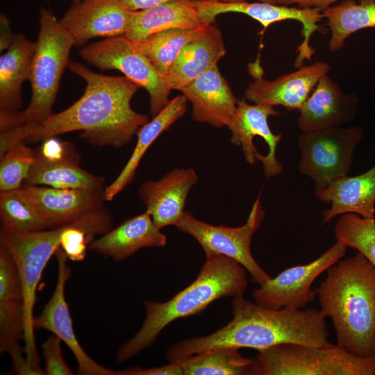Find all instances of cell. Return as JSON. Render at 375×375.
Masks as SVG:
<instances>
[{"instance_id": "obj_1", "label": "cell", "mask_w": 375, "mask_h": 375, "mask_svg": "<svg viewBox=\"0 0 375 375\" xmlns=\"http://www.w3.org/2000/svg\"><path fill=\"white\" fill-rule=\"evenodd\" d=\"M67 67L85 81L83 95L38 124L1 131L0 156L19 141L35 143L73 131H81V137L92 145L119 148L149 122L146 115L131 108L140 87L127 77L96 73L78 62H69Z\"/></svg>"}, {"instance_id": "obj_2", "label": "cell", "mask_w": 375, "mask_h": 375, "mask_svg": "<svg viewBox=\"0 0 375 375\" xmlns=\"http://www.w3.org/2000/svg\"><path fill=\"white\" fill-rule=\"evenodd\" d=\"M233 319L216 332L181 341L167 350L170 362L224 348H251L261 351L282 344L320 347L328 343L326 317L315 308L270 309L242 297L232 303Z\"/></svg>"}, {"instance_id": "obj_3", "label": "cell", "mask_w": 375, "mask_h": 375, "mask_svg": "<svg viewBox=\"0 0 375 375\" xmlns=\"http://www.w3.org/2000/svg\"><path fill=\"white\" fill-rule=\"evenodd\" d=\"M315 290L337 343L362 357L375 354V267L360 252L337 262Z\"/></svg>"}, {"instance_id": "obj_4", "label": "cell", "mask_w": 375, "mask_h": 375, "mask_svg": "<svg viewBox=\"0 0 375 375\" xmlns=\"http://www.w3.org/2000/svg\"><path fill=\"white\" fill-rule=\"evenodd\" d=\"M206 257L195 281L171 299L164 303L144 301V322L119 349L117 362H124L150 347L173 321L198 314L219 299L244 295L248 284L246 269L224 255L208 253Z\"/></svg>"}, {"instance_id": "obj_5", "label": "cell", "mask_w": 375, "mask_h": 375, "mask_svg": "<svg viewBox=\"0 0 375 375\" xmlns=\"http://www.w3.org/2000/svg\"><path fill=\"white\" fill-rule=\"evenodd\" d=\"M74 40L49 10H40V30L35 42L29 82L30 102L22 111L0 116V130L38 124L49 116L59 89L61 77L69 63Z\"/></svg>"}, {"instance_id": "obj_6", "label": "cell", "mask_w": 375, "mask_h": 375, "mask_svg": "<svg viewBox=\"0 0 375 375\" xmlns=\"http://www.w3.org/2000/svg\"><path fill=\"white\" fill-rule=\"evenodd\" d=\"M253 375H375V354L359 356L338 343L282 344L258 351Z\"/></svg>"}, {"instance_id": "obj_7", "label": "cell", "mask_w": 375, "mask_h": 375, "mask_svg": "<svg viewBox=\"0 0 375 375\" xmlns=\"http://www.w3.org/2000/svg\"><path fill=\"white\" fill-rule=\"evenodd\" d=\"M66 226L24 234L0 232V244L13 256L21 278L25 321L24 350L30 359L38 356L33 326L37 287L47 264L60 247V235Z\"/></svg>"}, {"instance_id": "obj_8", "label": "cell", "mask_w": 375, "mask_h": 375, "mask_svg": "<svg viewBox=\"0 0 375 375\" xmlns=\"http://www.w3.org/2000/svg\"><path fill=\"white\" fill-rule=\"evenodd\" d=\"M365 135L360 126L335 127L302 132L297 144L301 157L300 172L315 183V191L347 175L353 154Z\"/></svg>"}, {"instance_id": "obj_9", "label": "cell", "mask_w": 375, "mask_h": 375, "mask_svg": "<svg viewBox=\"0 0 375 375\" xmlns=\"http://www.w3.org/2000/svg\"><path fill=\"white\" fill-rule=\"evenodd\" d=\"M265 215L259 193L246 223L241 226H214L185 211L176 227L181 232L192 236L205 254H222L238 262L249 272L252 282L261 285L271 277L253 258L250 246L252 236L260 227Z\"/></svg>"}, {"instance_id": "obj_10", "label": "cell", "mask_w": 375, "mask_h": 375, "mask_svg": "<svg viewBox=\"0 0 375 375\" xmlns=\"http://www.w3.org/2000/svg\"><path fill=\"white\" fill-rule=\"evenodd\" d=\"M81 58L101 70L115 69L146 90L150 112L156 115L169 101L170 88L147 58L124 35L90 43L79 51Z\"/></svg>"}, {"instance_id": "obj_11", "label": "cell", "mask_w": 375, "mask_h": 375, "mask_svg": "<svg viewBox=\"0 0 375 375\" xmlns=\"http://www.w3.org/2000/svg\"><path fill=\"white\" fill-rule=\"evenodd\" d=\"M347 249L344 244L337 240L308 264L289 267L270 278L253 291V298L256 303L267 308L303 309L317 297L315 290H311L314 281L342 258Z\"/></svg>"}, {"instance_id": "obj_12", "label": "cell", "mask_w": 375, "mask_h": 375, "mask_svg": "<svg viewBox=\"0 0 375 375\" xmlns=\"http://www.w3.org/2000/svg\"><path fill=\"white\" fill-rule=\"evenodd\" d=\"M280 115L273 106L251 105L243 99L238 101L235 117L228 127L231 133V142L241 147L249 164L253 165L257 160L262 163L267 179L283 170L276 156L282 135L273 133L268 124L269 117Z\"/></svg>"}, {"instance_id": "obj_13", "label": "cell", "mask_w": 375, "mask_h": 375, "mask_svg": "<svg viewBox=\"0 0 375 375\" xmlns=\"http://www.w3.org/2000/svg\"><path fill=\"white\" fill-rule=\"evenodd\" d=\"M200 18L206 24H214L217 15L227 12L244 14L258 21L265 30L269 25L285 20H296L302 25L303 42L297 47L294 67L303 66L305 60H310L315 50L309 42L312 33L319 29L318 22L323 18L317 8H299L269 3L222 2L215 0H194Z\"/></svg>"}, {"instance_id": "obj_14", "label": "cell", "mask_w": 375, "mask_h": 375, "mask_svg": "<svg viewBox=\"0 0 375 375\" xmlns=\"http://www.w3.org/2000/svg\"><path fill=\"white\" fill-rule=\"evenodd\" d=\"M58 261V278L55 290L42 312L33 318L35 329H45L57 335L74 354L78 363V374L82 375H115L93 360L83 350L74 331L69 307L65 299V284L72 274L68 259L60 247L56 252Z\"/></svg>"}, {"instance_id": "obj_15", "label": "cell", "mask_w": 375, "mask_h": 375, "mask_svg": "<svg viewBox=\"0 0 375 375\" xmlns=\"http://www.w3.org/2000/svg\"><path fill=\"white\" fill-rule=\"evenodd\" d=\"M132 13L119 0H81L73 3L60 22L75 45L81 46L97 37L124 35Z\"/></svg>"}, {"instance_id": "obj_16", "label": "cell", "mask_w": 375, "mask_h": 375, "mask_svg": "<svg viewBox=\"0 0 375 375\" xmlns=\"http://www.w3.org/2000/svg\"><path fill=\"white\" fill-rule=\"evenodd\" d=\"M47 229L69 224L84 215L104 207V188H55L26 185Z\"/></svg>"}, {"instance_id": "obj_17", "label": "cell", "mask_w": 375, "mask_h": 375, "mask_svg": "<svg viewBox=\"0 0 375 375\" xmlns=\"http://www.w3.org/2000/svg\"><path fill=\"white\" fill-rule=\"evenodd\" d=\"M329 70L328 63L315 62L272 81L258 76L247 86L244 99L257 104L299 110L320 78Z\"/></svg>"}, {"instance_id": "obj_18", "label": "cell", "mask_w": 375, "mask_h": 375, "mask_svg": "<svg viewBox=\"0 0 375 375\" xmlns=\"http://www.w3.org/2000/svg\"><path fill=\"white\" fill-rule=\"evenodd\" d=\"M198 181L192 168H175L157 181H146L139 190V197L160 229L177 226L185 210L190 189Z\"/></svg>"}, {"instance_id": "obj_19", "label": "cell", "mask_w": 375, "mask_h": 375, "mask_svg": "<svg viewBox=\"0 0 375 375\" xmlns=\"http://www.w3.org/2000/svg\"><path fill=\"white\" fill-rule=\"evenodd\" d=\"M181 92L192 106L194 121L217 128L228 127L232 122L238 101L217 65L197 77Z\"/></svg>"}, {"instance_id": "obj_20", "label": "cell", "mask_w": 375, "mask_h": 375, "mask_svg": "<svg viewBox=\"0 0 375 375\" xmlns=\"http://www.w3.org/2000/svg\"><path fill=\"white\" fill-rule=\"evenodd\" d=\"M358 97L346 94L328 74L320 78L299 110L298 127L302 132L339 127L356 117Z\"/></svg>"}, {"instance_id": "obj_21", "label": "cell", "mask_w": 375, "mask_h": 375, "mask_svg": "<svg viewBox=\"0 0 375 375\" xmlns=\"http://www.w3.org/2000/svg\"><path fill=\"white\" fill-rule=\"evenodd\" d=\"M226 53L220 29L214 24L201 32L182 49L168 73L164 76L170 90L181 89L217 65Z\"/></svg>"}, {"instance_id": "obj_22", "label": "cell", "mask_w": 375, "mask_h": 375, "mask_svg": "<svg viewBox=\"0 0 375 375\" xmlns=\"http://www.w3.org/2000/svg\"><path fill=\"white\" fill-rule=\"evenodd\" d=\"M315 196L322 202L331 203V208L322 212L324 223L347 213L374 218L375 164L362 174L333 181L325 188L315 191Z\"/></svg>"}, {"instance_id": "obj_23", "label": "cell", "mask_w": 375, "mask_h": 375, "mask_svg": "<svg viewBox=\"0 0 375 375\" xmlns=\"http://www.w3.org/2000/svg\"><path fill=\"white\" fill-rule=\"evenodd\" d=\"M166 243V235L156 226L151 215L146 210L125 220L99 239L92 240L89 249L120 261L142 248L161 247Z\"/></svg>"}, {"instance_id": "obj_24", "label": "cell", "mask_w": 375, "mask_h": 375, "mask_svg": "<svg viewBox=\"0 0 375 375\" xmlns=\"http://www.w3.org/2000/svg\"><path fill=\"white\" fill-rule=\"evenodd\" d=\"M207 24L199 16L194 0H171L133 11L127 38L140 42L151 35L171 28H197Z\"/></svg>"}, {"instance_id": "obj_25", "label": "cell", "mask_w": 375, "mask_h": 375, "mask_svg": "<svg viewBox=\"0 0 375 375\" xmlns=\"http://www.w3.org/2000/svg\"><path fill=\"white\" fill-rule=\"evenodd\" d=\"M35 46L23 34H16L0 57V116L17 112L22 106V87L30 78Z\"/></svg>"}, {"instance_id": "obj_26", "label": "cell", "mask_w": 375, "mask_h": 375, "mask_svg": "<svg viewBox=\"0 0 375 375\" xmlns=\"http://www.w3.org/2000/svg\"><path fill=\"white\" fill-rule=\"evenodd\" d=\"M186 97L182 94L169 100L168 103L151 121L136 132L137 143L127 163L120 174L104 188L106 201H111L133 180L139 163L151 144L187 110Z\"/></svg>"}, {"instance_id": "obj_27", "label": "cell", "mask_w": 375, "mask_h": 375, "mask_svg": "<svg viewBox=\"0 0 375 375\" xmlns=\"http://www.w3.org/2000/svg\"><path fill=\"white\" fill-rule=\"evenodd\" d=\"M35 158L26 185H44L55 188H103L104 178L91 174L80 167V158L74 151L60 159H47L35 148Z\"/></svg>"}, {"instance_id": "obj_28", "label": "cell", "mask_w": 375, "mask_h": 375, "mask_svg": "<svg viewBox=\"0 0 375 375\" xmlns=\"http://www.w3.org/2000/svg\"><path fill=\"white\" fill-rule=\"evenodd\" d=\"M322 15L327 19L331 32L328 48L331 51H338L353 33L375 28V0H343L322 10Z\"/></svg>"}, {"instance_id": "obj_29", "label": "cell", "mask_w": 375, "mask_h": 375, "mask_svg": "<svg viewBox=\"0 0 375 375\" xmlns=\"http://www.w3.org/2000/svg\"><path fill=\"white\" fill-rule=\"evenodd\" d=\"M206 26L197 28L167 29L153 33L140 42H131L135 48L144 55L164 76L183 47L196 38Z\"/></svg>"}, {"instance_id": "obj_30", "label": "cell", "mask_w": 375, "mask_h": 375, "mask_svg": "<svg viewBox=\"0 0 375 375\" xmlns=\"http://www.w3.org/2000/svg\"><path fill=\"white\" fill-rule=\"evenodd\" d=\"M1 233L24 234L47 229L35 203L24 188L1 192Z\"/></svg>"}, {"instance_id": "obj_31", "label": "cell", "mask_w": 375, "mask_h": 375, "mask_svg": "<svg viewBox=\"0 0 375 375\" xmlns=\"http://www.w3.org/2000/svg\"><path fill=\"white\" fill-rule=\"evenodd\" d=\"M177 362L181 365L183 375H253L254 358L244 357L238 349L224 347Z\"/></svg>"}, {"instance_id": "obj_32", "label": "cell", "mask_w": 375, "mask_h": 375, "mask_svg": "<svg viewBox=\"0 0 375 375\" xmlns=\"http://www.w3.org/2000/svg\"><path fill=\"white\" fill-rule=\"evenodd\" d=\"M337 240L362 253L375 267V219L355 213L340 215L334 228Z\"/></svg>"}, {"instance_id": "obj_33", "label": "cell", "mask_w": 375, "mask_h": 375, "mask_svg": "<svg viewBox=\"0 0 375 375\" xmlns=\"http://www.w3.org/2000/svg\"><path fill=\"white\" fill-rule=\"evenodd\" d=\"M35 158V150L24 141L12 146L0 157V191L21 188L28 175Z\"/></svg>"}, {"instance_id": "obj_34", "label": "cell", "mask_w": 375, "mask_h": 375, "mask_svg": "<svg viewBox=\"0 0 375 375\" xmlns=\"http://www.w3.org/2000/svg\"><path fill=\"white\" fill-rule=\"evenodd\" d=\"M25 331L23 301H0V352L19 347Z\"/></svg>"}, {"instance_id": "obj_35", "label": "cell", "mask_w": 375, "mask_h": 375, "mask_svg": "<svg viewBox=\"0 0 375 375\" xmlns=\"http://www.w3.org/2000/svg\"><path fill=\"white\" fill-rule=\"evenodd\" d=\"M0 301H23L22 285L15 260L0 244Z\"/></svg>"}, {"instance_id": "obj_36", "label": "cell", "mask_w": 375, "mask_h": 375, "mask_svg": "<svg viewBox=\"0 0 375 375\" xmlns=\"http://www.w3.org/2000/svg\"><path fill=\"white\" fill-rule=\"evenodd\" d=\"M61 342L62 340L57 335L51 334L42 344V355L44 358V374H74L62 358Z\"/></svg>"}, {"instance_id": "obj_37", "label": "cell", "mask_w": 375, "mask_h": 375, "mask_svg": "<svg viewBox=\"0 0 375 375\" xmlns=\"http://www.w3.org/2000/svg\"><path fill=\"white\" fill-rule=\"evenodd\" d=\"M183 375V368L179 362L151 368L140 367H130L122 371H115V375Z\"/></svg>"}, {"instance_id": "obj_38", "label": "cell", "mask_w": 375, "mask_h": 375, "mask_svg": "<svg viewBox=\"0 0 375 375\" xmlns=\"http://www.w3.org/2000/svg\"><path fill=\"white\" fill-rule=\"evenodd\" d=\"M1 37H0V51L8 49L10 47L14 35L11 33L10 22L5 14H1L0 17Z\"/></svg>"}, {"instance_id": "obj_39", "label": "cell", "mask_w": 375, "mask_h": 375, "mask_svg": "<svg viewBox=\"0 0 375 375\" xmlns=\"http://www.w3.org/2000/svg\"><path fill=\"white\" fill-rule=\"evenodd\" d=\"M169 1L171 0H119L125 8L131 11L144 10Z\"/></svg>"}, {"instance_id": "obj_40", "label": "cell", "mask_w": 375, "mask_h": 375, "mask_svg": "<svg viewBox=\"0 0 375 375\" xmlns=\"http://www.w3.org/2000/svg\"><path fill=\"white\" fill-rule=\"evenodd\" d=\"M338 0H283V5L297 4L299 8H317L322 10L331 6Z\"/></svg>"}, {"instance_id": "obj_41", "label": "cell", "mask_w": 375, "mask_h": 375, "mask_svg": "<svg viewBox=\"0 0 375 375\" xmlns=\"http://www.w3.org/2000/svg\"><path fill=\"white\" fill-rule=\"evenodd\" d=\"M215 1H222V2H240V1H245L247 0H215ZM257 1H260V2L276 4V5H283V0H257Z\"/></svg>"}, {"instance_id": "obj_42", "label": "cell", "mask_w": 375, "mask_h": 375, "mask_svg": "<svg viewBox=\"0 0 375 375\" xmlns=\"http://www.w3.org/2000/svg\"><path fill=\"white\" fill-rule=\"evenodd\" d=\"M81 0H73V3H78L81 1Z\"/></svg>"}]
</instances>
